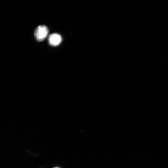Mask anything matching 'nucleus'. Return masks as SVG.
<instances>
[{"mask_svg": "<svg viewBox=\"0 0 168 168\" xmlns=\"http://www.w3.org/2000/svg\"><path fill=\"white\" fill-rule=\"evenodd\" d=\"M62 38L61 36L57 34H53L50 35L48 38L49 44L51 46L56 47L61 42Z\"/></svg>", "mask_w": 168, "mask_h": 168, "instance_id": "nucleus-2", "label": "nucleus"}, {"mask_svg": "<svg viewBox=\"0 0 168 168\" xmlns=\"http://www.w3.org/2000/svg\"><path fill=\"white\" fill-rule=\"evenodd\" d=\"M48 33V29L46 26L40 25L36 29L34 36L37 41L42 42L47 37Z\"/></svg>", "mask_w": 168, "mask_h": 168, "instance_id": "nucleus-1", "label": "nucleus"}, {"mask_svg": "<svg viewBox=\"0 0 168 168\" xmlns=\"http://www.w3.org/2000/svg\"><path fill=\"white\" fill-rule=\"evenodd\" d=\"M54 168H59L58 167H55Z\"/></svg>", "mask_w": 168, "mask_h": 168, "instance_id": "nucleus-3", "label": "nucleus"}]
</instances>
